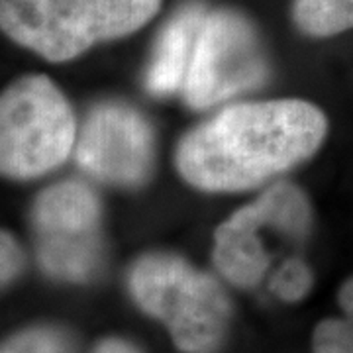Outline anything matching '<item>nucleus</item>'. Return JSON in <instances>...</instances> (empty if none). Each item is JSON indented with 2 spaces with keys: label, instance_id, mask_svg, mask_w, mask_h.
<instances>
[{
  "label": "nucleus",
  "instance_id": "20e7f679",
  "mask_svg": "<svg viewBox=\"0 0 353 353\" xmlns=\"http://www.w3.org/2000/svg\"><path fill=\"white\" fill-rule=\"evenodd\" d=\"M75 114L51 79L24 77L0 94V175L50 173L75 150Z\"/></svg>",
  "mask_w": 353,
  "mask_h": 353
},
{
  "label": "nucleus",
  "instance_id": "f257e3e1",
  "mask_svg": "<svg viewBox=\"0 0 353 353\" xmlns=\"http://www.w3.org/2000/svg\"><path fill=\"white\" fill-rule=\"evenodd\" d=\"M326 132V116L310 102L234 104L181 139L176 169L196 189H253L308 159Z\"/></svg>",
  "mask_w": 353,
  "mask_h": 353
},
{
  "label": "nucleus",
  "instance_id": "dca6fc26",
  "mask_svg": "<svg viewBox=\"0 0 353 353\" xmlns=\"http://www.w3.org/2000/svg\"><path fill=\"white\" fill-rule=\"evenodd\" d=\"M94 353H139L134 345H130L122 340H104L99 343Z\"/></svg>",
  "mask_w": 353,
  "mask_h": 353
},
{
  "label": "nucleus",
  "instance_id": "39448f33",
  "mask_svg": "<svg viewBox=\"0 0 353 353\" xmlns=\"http://www.w3.org/2000/svg\"><path fill=\"white\" fill-rule=\"evenodd\" d=\"M310 224L312 212L303 190L290 183H277L216 230V269L232 285L255 287L269 267L265 236L301 243Z\"/></svg>",
  "mask_w": 353,
  "mask_h": 353
},
{
  "label": "nucleus",
  "instance_id": "ddd939ff",
  "mask_svg": "<svg viewBox=\"0 0 353 353\" xmlns=\"http://www.w3.org/2000/svg\"><path fill=\"white\" fill-rule=\"evenodd\" d=\"M312 271L303 259L290 257L271 279V290L285 303H299L312 289Z\"/></svg>",
  "mask_w": 353,
  "mask_h": 353
},
{
  "label": "nucleus",
  "instance_id": "f3484780",
  "mask_svg": "<svg viewBox=\"0 0 353 353\" xmlns=\"http://www.w3.org/2000/svg\"><path fill=\"white\" fill-rule=\"evenodd\" d=\"M338 301H340L341 310H343L345 314H353V277L347 279V281L341 285Z\"/></svg>",
  "mask_w": 353,
  "mask_h": 353
},
{
  "label": "nucleus",
  "instance_id": "423d86ee",
  "mask_svg": "<svg viewBox=\"0 0 353 353\" xmlns=\"http://www.w3.org/2000/svg\"><path fill=\"white\" fill-rule=\"evenodd\" d=\"M265 77L267 61L248 20L228 10H206L181 88L185 102L210 108L257 88Z\"/></svg>",
  "mask_w": 353,
  "mask_h": 353
},
{
  "label": "nucleus",
  "instance_id": "9b49d317",
  "mask_svg": "<svg viewBox=\"0 0 353 353\" xmlns=\"http://www.w3.org/2000/svg\"><path fill=\"white\" fill-rule=\"evenodd\" d=\"M294 22L316 38L341 34L353 28V0H296Z\"/></svg>",
  "mask_w": 353,
  "mask_h": 353
},
{
  "label": "nucleus",
  "instance_id": "2eb2a0df",
  "mask_svg": "<svg viewBox=\"0 0 353 353\" xmlns=\"http://www.w3.org/2000/svg\"><path fill=\"white\" fill-rule=\"evenodd\" d=\"M24 267V253L18 241L4 230H0V287L8 285L20 275Z\"/></svg>",
  "mask_w": 353,
  "mask_h": 353
},
{
  "label": "nucleus",
  "instance_id": "f03ea898",
  "mask_svg": "<svg viewBox=\"0 0 353 353\" xmlns=\"http://www.w3.org/2000/svg\"><path fill=\"white\" fill-rule=\"evenodd\" d=\"M161 0H0V30L48 61H69L94 43L148 24Z\"/></svg>",
  "mask_w": 353,
  "mask_h": 353
},
{
  "label": "nucleus",
  "instance_id": "4468645a",
  "mask_svg": "<svg viewBox=\"0 0 353 353\" xmlns=\"http://www.w3.org/2000/svg\"><path fill=\"white\" fill-rule=\"evenodd\" d=\"M312 347L314 353H353V314L320 322Z\"/></svg>",
  "mask_w": 353,
  "mask_h": 353
},
{
  "label": "nucleus",
  "instance_id": "6e6552de",
  "mask_svg": "<svg viewBox=\"0 0 353 353\" xmlns=\"http://www.w3.org/2000/svg\"><path fill=\"white\" fill-rule=\"evenodd\" d=\"M204 14V6L190 4L165 26L145 73V88L152 94L165 97L183 88Z\"/></svg>",
  "mask_w": 353,
  "mask_h": 353
},
{
  "label": "nucleus",
  "instance_id": "f8f14e48",
  "mask_svg": "<svg viewBox=\"0 0 353 353\" xmlns=\"http://www.w3.org/2000/svg\"><path fill=\"white\" fill-rule=\"evenodd\" d=\"M0 353H75L71 340L55 328H32L0 343Z\"/></svg>",
  "mask_w": 353,
  "mask_h": 353
},
{
  "label": "nucleus",
  "instance_id": "7ed1b4c3",
  "mask_svg": "<svg viewBox=\"0 0 353 353\" xmlns=\"http://www.w3.org/2000/svg\"><path fill=\"white\" fill-rule=\"evenodd\" d=\"M130 292L153 318L161 320L185 353H214L226 336L230 301L216 279L185 259L152 253L130 271Z\"/></svg>",
  "mask_w": 353,
  "mask_h": 353
},
{
  "label": "nucleus",
  "instance_id": "9d476101",
  "mask_svg": "<svg viewBox=\"0 0 353 353\" xmlns=\"http://www.w3.org/2000/svg\"><path fill=\"white\" fill-rule=\"evenodd\" d=\"M38 236V259L48 275L71 283H87L97 275L102 261L97 232Z\"/></svg>",
  "mask_w": 353,
  "mask_h": 353
},
{
  "label": "nucleus",
  "instance_id": "0eeeda50",
  "mask_svg": "<svg viewBox=\"0 0 353 353\" xmlns=\"http://www.w3.org/2000/svg\"><path fill=\"white\" fill-rule=\"evenodd\" d=\"M75 161L104 183L141 185L153 165L152 128L126 104H101L88 114L77 136Z\"/></svg>",
  "mask_w": 353,
  "mask_h": 353
},
{
  "label": "nucleus",
  "instance_id": "1a4fd4ad",
  "mask_svg": "<svg viewBox=\"0 0 353 353\" xmlns=\"http://www.w3.org/2000/svg\"><path fill=\"white\" fill-rule=\"evenodd\" d=\"M32 218L38 234H90L99 230L101 202L85 183L65 181L39 194Z\"/></svg>",
  "mask_w": 353,
  "mask_h": 353
}]
</instances>
